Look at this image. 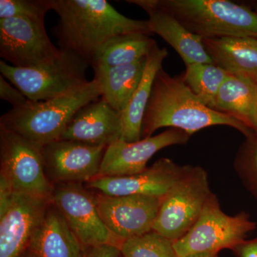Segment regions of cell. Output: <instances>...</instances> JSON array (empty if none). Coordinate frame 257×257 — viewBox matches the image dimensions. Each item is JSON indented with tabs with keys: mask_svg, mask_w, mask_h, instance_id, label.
Wrapping results in <instances>:
<instances>
[{
	"mask_svg": "<svg viewBox=\"0 0 257 257\" xmlns=\"http://www.w3.org/2000/svg\"><path fill=\"white\" fill-rule=\"evenodd\" d=\"M14 191L4 177L0 175V216H3L9 207Z\"/></svg>",
	"mask_w": 257,
	"mask_h": 257,
	"instance_id": "30",
	"label": "cell"
},
{
	"mask_svg": "<svg viewBox=\"0 0 257 257\" xmlns=\"http://www.w3.org/2000/svg\"><path fill=\"white\" fill-rule=\"evenodd\" d=\"M60 53L47 35L45 20L0 19V57L10 65L38 67L53 62Z\"/></svg>",
	"mask_w": 257,
	"mask_h": 257,
	"instance_id": "10",
	"label": "cell"
},
{
	"mask_svg": "<svg viewBox=\"0 0 257 257\" xmlns=\"http://www.w3.org/2000/svg\"><path fill=\"white\" fill-rule=\"evenodd\" d=\"M120 257H122V256H121H121H120Z\"/></svg>",
	"mask_w": 257,
	"mask_h": 257,
	"instance_id": "34",
	"label": "cell"
},
{
	"mask_svg": "<svg viewBox=\"0 0 257 257\" xmlns=\"http://www.w3.org/2000/svg\"><path fill=\"white\" fill-rule=\"evenodd\" d=\"M119 246L112 244L101 245L84 250V257H120Z\"/></svg>",
	"mask_w": 257,
	"mask_h": 257,
	"instance_id": "29",
	"label": "cell"
},
{
	"mask_svg": "<svg viewBox=\"0 0 257 257\" xmlns=\"http://www.w3.org/2000/svg\"><path fill=\"white\" fill-rule=\"evenodd\" d=\"M52 200L14 192L9 207L0 216V257H18L28 249Z\"/></svg>",
	"mask_w": 257,
	"mask_h": 257,
	"instance_id": "15",
	"label": "cell"
},
{
	"mask_svg": "<svg viewBox=\"0 0 257 257\" xmlns=\"http://www.w3.org/2000/svg\"><path fill=\"white\" fill-rule=\"evenodd\" d=\"M228 75L215 64L194 63L186 66L182 77L194 95L211 109Z\"/></svg>",
	"mask_w": 257,
	"mask_h": 257,
	"instance_id": "24",
	"label": "cell"
},
{
	"mask_svg": "<svg viewBox=\"0 0 257 257\" xmlns=\"http://www.w3.org/2000/svg\"><path fill=\"white\" fill-rule=\"evenodd\" d=\"M234 167L243 185L257 199V133L245 138L236 152Z\"/></svg>",
	"mask_w": 257,
	"mask_h": 257,
	"instance_id": "26",
	"label": "cell"
},
{
	"mask_svg": "<svg viewBox=\"0 0 257 257\" xmlns=\"http://www.w3.org/2000/svg\"><path fill=\"white\" fill-rule=\"evenodd\" d=\"M52 202L67 221L84 249L123 241L108 229L96 207L94 194L79 183H54Z\"/></svg>",
	"mask_w": 257,
	"mask_h": 257,
	"instance_id": "9",
	"label": "cell"
},
{
	"mask_svg": "<svg viewBox=\"0 0 257 257\" xmlns=\"http://www.w3.org/2000/svg\"><path fill=\"white\" fill-rule=\"evenodd\" d=\"M190 137L182 130L170 128L135 143L119 139L106 147L97 177H125L143 172L157 152L173 145H186Z\"/></svg>",
	"mask_w": 257,
	"mask_h": 257,
	"instance_id": "13",
	"label": "cell"
},
{
	"mask_svg": "<svg viewBox=\"0 0 257 257\" xmlns=\"http://www.w3.org/2000/svg\"><path fill=\"white\" fill-rule=\"evenodd\" d=\"M0 98L12 104L13 108H19L26 105L30 101L20 89L9 81L0 76Z\"/></svg>",
	"mask_w": 257,
	"mask_h": 257,
	"instance_id": "28",
	"label": "cell"
},
{
	"mask_svg": "<svg viewBox=\"0 0 257 257\" xmlns=\"http://www.w3.org/2000/svg\"><path fill=\"white\" fill-rule=\"evenodd\" d=\"M28 249L37 257H84V253L79 239L52 202Z\"/></svg>",
	"mask_w": 257,
	"mask_h": 257,
	"instance_id": "18",
	"label": "cell"
},
{
	"mask_svg": "<svg viewBox=\"0 0 257 257\" xmlns=\"http://www.w3.org/2000/svg\"><path fill=\"white\" fill-rule=\"evenodd\" d=\"M189 31L204 39L257 38V12L228 0H155Z\"/></svg>",
	"mask_w": 257,
	"mask_h": 257,
	"instance_id": "4",
	"label": "cell"
},
{
	"mask_svg": "<svg viewBox=\"0 0 257 257\" xmlns=\"http://www.w3.org/2000/svg\"><path fill=\"white\" fill-rule=\"evenodd\" d=\"M59 17L53 34L60 49L70 51L89 64L105 42L117 35H152L148 20L126 18L106 0H52Z\"/></svg>",
	"mask_w": 257,
	"mask_h": 257,
	"instance_id": "1",
	"label": "cell"
},
{
	"mask_svg": "<svg viewBox=\"0 0 257 257\" xmlns=\"http://www.w3.org/2000/svg\"><path fill=\"white\" fill-rule=\"evenodd\" d=\"M212 194L206 170L191 165L162 198L152 230L174 242L180 239L197 222Z\"/></svg>",
	"mask_w": 257,
	"mask_h": 257,
	"instance_id": "6",
	"label": "cell"
},
{
	"mask_svg": "<svg viewBox=\"0 0 257 257\" xmlns=\"http://www.w3.org/2000/svg\"><path fill=\"white\" fill-rule=\"evenodd\" d=\"M256 228V223L245 211L235 216L225 214L213 193L197 222L183 237L174 242V247L179 257L234 249Z\"/></svg>",
	"mask_w": 257,
	"mask_h": 257,
	"instance_id": "7",
	"label": "cell"
},
{
	"mask_svg": "<svg viewBox=\"0 0 257 257\" xmlns=\"http://www.w3.org/2000/svg\"><path fill=\"white\" fill-rule=\"evenodd\" d=\"M101 94L100 84L93 78L69 94L45 101L30 100L26 105L12 108L0 118V128L44 147L60 140L76 113L101 98Z\"/></svg>",
	"mask_w": 257,
	"mask_h": 257,
	"instance_id": "3",
	"label": "cell"
},
{
	"mask_svg": "<svg viewBox=\"0 0 257 257\" xmlns=\"http://www.w3.org/2000/svg\"><path fill=\"white\" fill-rule=\"evenodd\" d=\"M52 0H0V19L25 18L45 20Z\"/></svg>",
	"mask_w": 257,
	"mask_h": 257,
	"instance_id": "27",
	"label": "cell"
},
{
	"mask_svg": "<svg viewBox=\"0 0 257 257\" xmlns=\"http://www.w3.org/2000/svg\"><path fill=\"white\" fill-rule=\"evenodd\" d=\"M104 146L59 140L42 147L45 172L54 183H87L99 175Z\"/></svg>",
	"mask_w": 257,
	"mask_h": 257,
	"instance_id": "11",
	"label": "cell"
},
{
	"mask_svg": "<svg viewBox=\"0 0 257 257\" xmlns=\"http://www.w3.org/2000/svg\"><path fill=\"white\" fill-rule=\"evenodd\" d=\"M94 195L101 219L123 241L152 231L162 198L145 195L116 197L99 192Z\"/></svg>",
	"mask_w": 257,
	"mask_h": 257,
	"instance_id": "12",
	"label": "cell"
},
{
	"mask_svg": "<svg viewBox=\"0 0 257 257\" xmlns=\"http://www.w3.org/2000/svg\"><path fill=\"white\" fill-rule=\"evenodd\" d=\"M121 136V114L99 98L76 113L60 140L108 147Z\"/></svg>",
	"mask_w": 257,
	"mask_h": 257,
	"instance_id": "16",
	"label": "cell"
},
{
	"mask_svg": "<svg viewBox=\"0 0 257 257\" xmlns=\"http://www.w3.org/2000/svg\"><path fill=\"white\" fill-rule=\"evenodd\" d=\"M234 250L240 257H257V238L253 241H243Z\"/></svg>",
	"mask_w": 257,
	"mask_h": 257,
	"instance_id": "31",
	"label": "cell"
},
{
	"mask_svg": "<svg viewBox=\"0 0 257 257\" xmlns=\"http://www.w3.org/2000/svg\"><path fill=\"white\" fill-rule=\"evenodd\" d=\"M228 126L245 138L253 132L228 115L214 110L194 95L181 76L157 72L144 116L142 139L150 138L161 128L182 130L190 136L209 126Z\"/></svg>",
	"mask_w": 257,
	"mask_h": 257,
	"instance_id": "2",
	"label": "cell"
},
{
	"mask_svg": "<svg viewBox=\"0 0 257 257\" xmlns=\"http://www.w3.org/2000/svg\"><path fill=\"white\" fill-rule=\"evenodd\" d=\"M148 14L152 33L157 34L178 53L186 66L194 63L213 64L201 37L189 31L180 22L157 6L155 0H130Z\"/></svg>",
	"mask_w": 257,
	"mask_h": 257,
	"instance_id": "17",
	"label": "cell"
},
{
	"mask_svg": "<svg viewBox=\"0 0 257 257\" xmlns=\"http://www.w3.org/2000/svg\"><path fill=\"white\" fill-rule=\"evenodd\" d=\"M203 44L213 64L228 74L243 76L257 83V38L204 39Z\"/></svg>",
	"mask_w": 257,
	"mask_h": 257,
	"instance_id": "19",
	"label": "cell"
},
{
	"mask_svg": "<svg viewBox=\"0 0 257 257\" xmlns=\"http://www.w3.org/2000/svg\"><path fill=\"white\" fill-rule=\"evenodd\" d=\"M211 109L257 133V83L243 76L229 74Z\"/></svg>",
	"mask_w": 257,
	"mask_h": 257,
	"instance_id": "21",
	"label": "cell"
},
{
	"mask_svg": "<svg viewBox=\"0 0 257 257\" xmlns=\"http://www.w3.org/2000/svg\"><path fill=\"white\" fill-rule=\"evenodd\" d=\"M190 167L191 165H179L169 158H162L137 175L96 177L86 183L85 187L105 195L162 198Z\"/></svg>",
	"mask_w": 257,
	"mask_h": 257,
	"instance_id": "14",
	"label": "cell"
},
{
	"mask_svg": "<svg viewBox=\"0 0 257 257\" xmlns=\"http://www.w3.org/2000/svg\"><path fill=\"white\" fill-rule=\"evenodd\" d=\"M168 56L166 48L155 45L147 57L146 65L141 81L127 106L121 113V140L135 143L142 140V127L145 110L157 72L162 68V64Z\"/></svg>",
	"mask_w": 257,
	"mask_h": 257,
	"instance_id": "20",
	"label": "cell"
},
{
	"mask_svg": "<svg viewBox=\"0 0 257 257\" xmlns=\"http://www.w3.org/2000/svg\"><path fill=\"white\" fill-rule=\"evenodd\" d=\"M18 257H37L34 254L32 251H30V250L27 249L26 251H24L20 256Z\"/></svg>",
	"mask_w": 257,
	"mask_h": 257,
	"instance_id": "33",
	"label": "cell"
},
{
	"mask_svg": "<svg viewBox=\"0 0 257 257\" xmlns=\"http://www.w3.org/2000/svg\"><path fill=\"white\" fill-rule=\"evenodd\" d=\"M146 62L145 57L126 65L94 69V78L97 79L102 91L101 99L120 114L140 84Z\"/></svg>",
	"mask_w": 257,
	"mask_h": 257,
	"instance_id": "22",
	"label": "cell"
},
{
	"mask_svg": "<svg viewBox=\"0 0 257 257\" xmlns=\"http://www.w3.org/2000/svg\"><path fill=\"white\" fill-rule=\"evenodd\" d=\"M42 148L18 134L0 128V175L14 192L52 200L54 186L45 172Z\"/></svg>",
	"mask_w": 257,
	"mask_h": 257,
	"instance_id": "8",
	"label": "cell"
},
{
	"mask_svg": "<svg viewBox=\"0 0 257 257\" xmlns=\"http://www.w3.org/2000/svg\"><path fill=\"white\" fill-rule=\"evenodd\" d=\"M90 64L70 51L62 50L50 63L19 68L0 61V72L7 80L20 89L30 101L47 100L69 94L89 81L86 72Z\"/></svg>",
	"mask_w": 257,
	"mask_h": 257,
	"instance_id": "5",
	"label": "cell"
},
{
	"mask_svg": "<svg viewBox=\"0 0 257 257\" xmlns=\"http://www.w3.org/2000/svg\"><path fill=\"white\" fill-rule=\"evenodd\" d=\"M256 12H257V9H256Z\"/></svg>",
	"mask_w": 257,
	"mask_h": 257,
	"instance_id": "35",
	"label": "cell"
},
{
	"mask_svg": "<svg viewBox=\"0 0 257 257\" xmlns=\"http://www.w3.org/2000/svg\"><path fill=\"white\" fill-rule=\"evenodd\" d=\"M120 251L122 257H179L174 241L153 230L124 240Z\"/></svg>",
	"mask_w": 257,
	"mask_h": 257,
	"instance_id": "25",
	"label": "cell"
},
{
	"mask_svg": "<svg viewBox=\"0 0 257 257\" xmlns=\"http://www.w3.org/2000/svg\"><path fill=\"white\" fill-rule=\"evenodd\" d=\"M157 42L141 33L117 35L108 40L93 57V69L109 68L134 63L145 58Z\"/></svg>",
	"mask_w": 257,
	"mask_h": 257,
	"instance_id": "23",
	"label": "cell"
},
{
	"mask_svg": "<svg viewBox=\"0 0 257 257\" xmlns=\"http://www.w3.org/2000/svg\"><path fill=\"white\" fill-rule=\"evenodd\" d=\"M186 257H218V252H203L194 253Z\"/></svg>",
	"mask_w": 257,
	"mask_h": 257,
	"instance_id": "32",
	"label": "cell"
}]
</instances>
